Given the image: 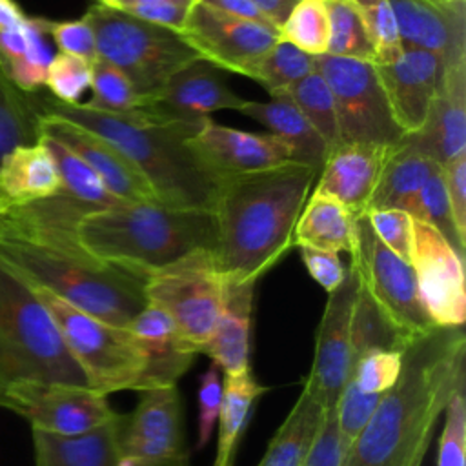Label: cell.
I'll return each mask as SVG.
<instances>
[{"mask_svg":"<svg viewBox=\"0 0 466 466\" xmlns=\"http://www.w3.org/2000/svg\"><path fill=\"white\" fill-rule=\"evenodd\" d=\"M466 382L462 326L413 337L402 350L397 382L346 448L340 466H420L439 415Z\"/></svg>","mask_w":466,"mask_h":466,"instance_id":"cell-1","label":"cell"},{"mask_svg":"<svg viewBox=\"0 0 466 466\" xmlns=\"http://www.w3.org/2000/svg\"><path fill=\"white\" fill-rule=\"evenodd\" d=\"M319 171L291 160L224 178L213 208V257L224 280L257 282L286 255Z\"/></svg>","mask_w":466,"mask_h":466,"instance_id":"cell-2","label":"cell"},{"mask_svg":"<svg viewBox=\"0 0 466 466\" xmlns=\"http://www.w3.org/2000/svg\"><path fill=\"white\" fill-rule=\"evenodd\" d=\"M35 104L42 115L67 120L115 146L144 175L158 204L213 211L226 177L209 167L191 146L204 118L167 120L140 107L129 115H111L55 98H35Z\"/></svg>","mask_w":466,"mask_h":466,"instance_id":"cell-3","label":"cell"},{"mask_svg":"<svg viewBox=\"0 0 466 466\" xmlns=\"http://www.w3.org/2000/svg\"><path fill=\"white\" fill-rule=\"evenodd\" d=\"M78 242L95 258L147 275L195 249H213V211L158 202H118L86 213Z\"/></svg>","mask_w":466,"mask_h":466,"instance_id":"cell-4","label":"cell"},{"mask_svg":"<svg viewBox=\"0 0 466 466\" xmlns=\"http://www.w3.org/2000/svg\"><path fill=\"white\" fill-rule=\"evenodd\" d=\"M0 258L31 286L120 328L147 304L146 275L102 262L82 244L44 246L0 237Z\"/></svg>","mask_w":466,"mask_h":466,"instance_id":"cell-5","label":"cell"},{"mask_svg":"<svg viewBox=\"0 0 466 466\" xmlns=\"http://www.w3.org/2000/svg\"><path fill=\"white\" fill-rule=\"evenodd\" d=\"M24 380L89 388L33 286L0 258V391Z\"/></svg>","mask_w":466,"mask_h":466,"instance_id":"cell-6","label":"cell"},{"mask_svg":"<svg viewBox=\"0 0 466 466\" xmlns=\"http://www.w3.org/2000/svg\"><path fill=\"white\" fill-rule=\"evenodd\" d=\"M84 18L93 29L96 56L124 73L140 106L153 100L177 71L200 58L177 31L126 11L95 4Z\"/></svg>","mask_w":466,"mask_h":466,"instance_id":"cell-7","label":"cell"},{"mask_svg":"<svg viewBox=\"0 0 466 466\" xmlns=\"http://www.w3.org/2000/svg\"><path fill=\"white\" fill-rule=\"evenodd\" d=\"M33 289L53 317L91 390L102 395L122 390L140 391L144 360L127 328L91 317L46 289L35 286Z\"/></svg>","mask_w":466,"mask_h":466,"instance_id":"cell-8","label":"cell"},{"mask_svg":"<svg viewBox=\"0 0 466 466\" xmlns=\"http://www.w3.org/2000/svg\"><path fill=\"white\" fill-rule=\"evenodd\" d=\"M146 302L162 308L182 339L204 353L224 297L213 249H195L182 258L146 275Z\"/></svg>","mask_w":466,"mask_h":466,"instance_id":"cell-9","label":"cell"},{"mask_svg":"<svg viewBox=\"0 0 466 466\" xmlns=\"http://www.w3.org/2000/svg\"><path fill=\"white\" fill-rule=\"evenodd\" d=\"M313 62L333 95L339 144L357 142L393 147L404 138L391 116L373 62L326 53L313 56Z\"/></svg>","mask_w":466,"mask_h":466,"instance_id":"cell-10","label":"cell"},{"mask_svg":"<svg viewBox=\"0 0 466 466\" xmlns=\"http://www.w3.org/2000/svg\"><path fill=\"white\" fill-rule=\"evenodd\" d=\"M350 255L362 288L406 340L435 328L420 300L411 264L379 240L364 213L353 220Z\"/></svg>","mask_w":466,"mask_h":466,"instance_id":"cell-11","label":"cell"},{"mask_svg":"<svg viewBox=\"0 0 466 466\" xmlns=\"http://www.w3.org/2000/svg\"><path fill=\"white\" fill-rule=\"evenodd\" d=\"M0 408L27 419L33 430L56 435L84 433L118 415L107 395L91 388L40 380L15 382L2 390Z\"/></svg>","mask_w":466,"mask_h":466,"instance_id":"cell-12","label":"cell"},{"mask_svg":"<svg viewBox=\"0 0 466 466\" xmlns=\"http://www.w3.org/2000/svg\"><path fill=\"white\" fill-rule=\"evenodd\" d=\"M116 466H189L177 386L140 391L133 413L124 415Z\"/></svg>","mask_w":466,"mask_h":466,"instance_id":"cell-13","label":"cell"},{"mask_svg":"<svg viewBox=\"0 0 466 466\" xmlns=\"http://www.w3.org/2000/svg\"><path fill=\"white\" fill-rule=\"evenodd\" d=\"M413 268L420 300L441 328H459L466 320V286L464 257L428 222L411 217Z\"/></svg>","mask_w":466,"mask_h":466,"instance_id":"cell-14","label":"cell"},{"mask_svg":"<svg viewBox=\"0 0 466 466\" xmlns=\"http://www.w3.org/2000/svg\"><path fill=\"white\" fill-rule=\"evenodd\" d=\"M178 35L202 60L238 75H246L279 42V29L273 25L228 15L202 2L193 4Z\"/></svg>","mask_w":466,"mask_h":466,"instance_id":"cell-15","label":"cell"},{"mask_svg":"<svg viewBox=\"0 0 466 466\" xmlns=\"http://www.w3.org/2000/svg\"><path fill=\"white\" fill-rule=\"evenodd\" d=\"M359 286V273L350 262L342 282L328 293L317 328L313 362L302 386L322 402L326 411L335 410L350 377L351 320Z\"/></svg>","mask_w":466,"mask_h":466,"instance_id":"cell-16","label":"cell"},{"mask_svg":"<svg viewBox=\"0 0 466 466\" xmlns=\"http://www.w3.org/2000/svg\"><path fill=\"white\" fill-rule=\"evenodd\" d=\"M373 66L395 124L404 135L417 133L424 126L430 106L441 89L442 56L419 47H402L400 55L391 62Z\"/></svg>","mask_w":466,"mask_h":466,"instance_id":"cell-17","label":"cell"},{"mask_svg":"<svg viewBox=\"0 0 466 466\" xmlns=\"http://www.w3.org/2000/svg\"><path fill=\"white\" fill-rule=\"evenodd\" d=\"M40 137L51 138L75 153L115 198L122 202H157L149 182L135 164L98 135L40 113Z\"/></svg>","mask_w":466,"mask_h":466,"instance_id":"cell-18","label":"cell"},{"mask_svg":"<svg viewBox=\"0 0 466 466\" xmlns=\"http://www.w3.org/2000/svg\"><path fill=\"white\" fill-rule=\"evenodd\" d=\"M402 47L437 53L444 67L466 58L464 0H388Z\"/></svg>","mask_w":466,"mask_h":466,"instance_id":"cell-19","label":"cell"},{"mask_svg":"<svg viewBox=\"0 0 466 466\" xmlns=\"http://www.w3.org/2000/svg\"><path fill=\"white\" fill-rule=\"evenodd\" d=\"M244 102L246 98L228 87L218 67L197 58L177 71L164 89L140 109L167 120L197 122L213 111H238Z\"/></svg>","mask_w":466,"mask_h":466,"instance_id":"cell-20","label":"cell"},{"mask_svg":"<svg viewBox=\"0 0 466 466\" xmlns=\"http://www.w3.org/2000/svg\"><path fill=\"white\" fill-rule=\"evenodd\" d=\"M191 146L218 175H240L293 160V149L273 133H251L204 118ZM295 162V160H293Z\"/></svg>","mask_w":466,"mask_h":466,"instance_id":"cell-21","label":"cell"},{"mask_svg":"<svg viewBox=\"0 0 466 466\" xmlns=\"http://www.w3.org/2000/svg\"><path fill=\"white\" fill-rule=\"evenodd\" d=\"M126 328L144 360L140 391L177 386V380L191 368L197 351L182 339L173 319L147 302Z\"/></svg>","mask_w":466,"mask_h":466,"instance_id":"cell-22","label":"cell"},{"mask_svg":"<svg viewBox=\"0 0 466 466\" xmlns=\"http://www.w3.org/2000/svg\"><path fill=\"white\" fill-rule=\"evenodd\" d=\"M404 140L439 166L466 151V58L444 67L424 126Z\"/></svg>","mask_w":466,"mask_h":466,"instance_id":"cell-23","label":"cell"},{"mask_svg":"<svg viewBox=\"0 0 466 466\" xmlns=\"http://www.w3.org/2000/svg\"><path fill=\"white\" fill-rule=\"evenodd\" d=\"M393 147L357 142L337 144L319 171L313 193L337 200L353 217L362 215Z\"/></svg>","mask_w":466,"mask_h":466,"instance_id":"cell-24","label":"cell"},{"mask_svg":"<svg viewBox=\"0 0 466 466\" xmlns=\"http://www.w3.org/2000/svg\"><path fill=\"white\" fill-rule=\"evenodd\" d=\"M255 286L257 282L224 280L220 313L204 350L224 375L249 370Z\"/></svg>","mask_w":466,"mask_h":466,"instance_id":"cell-25","label":"cell"},{"mask_svg":"<svg viewBox=\"0 0 466 466\" xmlns=\"http://www.w3.org/2000/svg\"><path fill=\"white\" fill-rule=\"evenodd\" d=\"M60 187L55 158L42 140L15 147L0 162V215L53 197Z\"/></svg>","mask_w":466,"mask_h":466,"instance_id":"cell-26","label":"cell"},{"mask_svg":"<svg viewBox=\"0 0 466 466\" xmlns=\"http://www.w3.org/2000/svg\"><path fill=\"white\" fill-rule=\"evenodd\" d=\"M124 415L76 435L33 430L35 466H116Z\"/></svg>","mask_w":466,"mask_h":466,"instance_id":"cell-27","label":"cell"},{"mask_svg":"<svg viewBox=\"0 0 466 466\" xmlns=\"http://www.w3.org/2000/svg\"><path fill=\"white\" fill-rule=\"evenodd\" d=\"M238 111L284 140L293 149L295 162L322 167L329 147L286 93L275 95L268 102L246 100Z\"/></svg>","mask_w":466,"mask_h":466,"instance_id":"cell-28","label":"cell"},{"mask_svg":"<svg viewBox=\"0 0 466 466\" xmlns=\"http://www.w3.org/2000/svg\"><path fill=\"white\" fill-rule=\"evenodd\" d=\"M437 167H441L437 162L417 151L402 138L390 151L364 213L371 209L397 208L413 215L417 195L424 180Z\"/></svg>","mask_w":466,"mask_h":466,"instance_id":"cell-29","label":"cell"},{"mask_svg":"<svg viewBox=\"0 0 466 466\" xmlns=\"http://www.w3.org/2000/svg\"><path fill=\"white\" fill-rule=\"evenodd\" d=\"M328 413L322 402L302 386L300 395L269 441L258 466H304Z\"/></svg>","mask_w":466,"mask_h":466,"instance_id":"cell-30","label":"cell"},{"mask_svg":"<svg viewBox=\"0 0 466 466\" xmlns=\"http://www.w3.org/2000/svg\"><path fill=\"white\" fill-rule=\"evenodd\" d=\"M353 220L355 217L337 200L311 193L295 224L293 246L351 253Z\"/></svg>","mask_w":466,"mask_h":466,"instance_id":"cell-31","label":"cell"},{"mask_svg":"<svg viewBox=\"0 0 466 466\" xmlns=\"http://www.w3.org/2000/svg\"><path fill=\"white\" fill-rule=\"evenodd\" d=\"M268 391L251 368L222 379V404L218 411V439L213 466H231L238 439L255 402Z\"/></svg>","mask_w":466,"mask_h":466,"instance_id":"cell-32","label":"cell"},{"mask_svg":"<svg viewBox=\"0 0 466 466\" xmlns=\"http://www.w3.org/2000/svg\"><path fill=\"white\" fill-rule=\"evenodd\" d=\"M40 140V111L35 96L15 87L0 69V162L20 146Z\"/></svg>","mask_w":466,"mask_h":466,"instance_id":"cell-33","label":"cell"},{"mask_svg":"<svg viewBox=\"0 0 466 466\" xmlns=\"http://www.w3.org/2000/svg\"><path fill=\"white\" fill-rule=\"evenodd\" d=\"M311 71H315L313 55L279 38V42L246 71V76L260 84L269 96H275L288 91Z\"/></svg>","mask_w":466,"mask_h":466,"instance_id":"cell-34","label":"cell"},{"mask_svg":"<svg viewBox=\"0 0 466 466\" xmlns=\"http://www.w3.org/2000/svg\"><path fill=\"white\" fill-rule=\"evenodd\" d=\"M328 15L326 55L375 62V47L350 0H324Z\"/></svg>","mask_w":466,"mask_h":466,"instance_id":"cell-35","label":"cell"},{"mask_svg":"<svg viewBox=\"0 0 466 466\" xmlns=\"http://www.w3.org/2000/svg\"><path fill=\"white\" fill-rule=\"evenodd\" d=\"M40 140L47 146L49 153L55 158L62 182V191H66L69 197L93 209H102L122 202L106 189L100 178L75 153H71L67 147L51 138L40 137Z\"/></svg>","mask_w":466,"mask_h":466,"instance_id":"cell-36","label":"cell"},{"mask_svg":"<svg viewBox=\"0 0 466 466\" xmlns=\"http://www.w3.org/2000/svg\"><path fill=\"white\" fill-rule=\"evenodd\" d=\"M331 149L339 144V124L331 89L315 69L284 91Z\"/></svg>","mask_w":466,"mask_h":466,"instance_id":"cell-37","label":"cell"},{"mask_svg":"<svg viewBox=\"0 0 466 466\" xmlns=\"http://www.w3.org/2000/svg\"><path fill=\"white\" fill-rule=\"evenodd\" d=\"M402 350L373 348L351 357L348 384L366 395L386 393L400 375Z\"/></svg>","mask_w":466,"mask_h":466,"instance_id":"cell-38","label":"cell"},{"mask_svg":"<svg viewBox=\"0 0 466 466\" xmlns=\"http://www.w3.org/2000/svg\"><path fill=\"white\" fill-rule=\"evenodd\" d=\"M53 49L47 42L46 18H31V40L27 51L2 67L7 80L22 93L33 95L46 86L47 67L53 60Z\"/></svg>","mask_w":466,"mask_h":466,"instance_id":"cell-39","label":"cell"},{"mask_svg":"<svg viewBox=\"0 0 466 466\" xmlns=\"http://www.w3.org/2000/svg\"><path fill=\"white\" fill-rule=\"evenodd\" d=\"M89 89L93 91V96L84 106L96 111L111 115H129L142 104L124 73L98 56L91 62Z\"/></svg>","mask_w":466,"mask_h":466,"instance_id":"cell-40","label":"cell"},{"mask_svg":"<svg viewBox=\"0 0 466 466\" xmlns=\"http://www.w3.org/2000/svg\"><path fill=\"white\" fill-rule=\"evenodd\" d=\"M279 38L308 55H324L328 46V15L324 0H300L280 25Z\"/></svg>","mask_w":466,"mask_h":466,"instance_id":"cell-41","label":"cell"},{"mask_svg":"<svg viewBox=\"0 0 466 466\" xmlns=\"http://www.w3.org/2000/svg\"><path fill=\"white\" fill-rule=\"evenodd\" d=\"M411 217L433 226L453 246V249L461 257H464L466 244L459 238L453 218H451L446 184H444V175H442V166L437 167L424 180V184H422V187L417 195L415 211H413Z\"/></svg>","mask_w":466,"mask_h":466,"instance_id":"cell-42","label":"cell"},{"mask_svg":"<svg viewBox=\"0 0 466 466\" xmlns=\"http://www.w3.org/2000/svg\"><path fill=\"white\" fill-rule=\"evenodd\" d=\"M357 15L360 16L368 36L375 47V62L386 64L397 58L402 51V44L397 31V22L388 0H350Z\"/></svg>","mask_w":466,"mask_h":466,"instance_id":"cell-43","label":"cell"},{"mask_svg":"<svg viewBox=\"0 0 466 466\" xmlns=\"http://www.w3.org/2000/svg\"><path fill=\"white\" fill-rule=\"evenodd\" d=\"M46 86L55 100L64 104H80L82 95L91 87V62L56 53L47 67Z\"/></svg>","mask_w":466,"mask_h":466,"instance_id":"cell-44","label":"cell"},{"mask_svg":"<svg viewBox=\"0 0 466 466\" xmlns=\"http://www.w3.org/2000/svg\"><path fill=\"white\" fill-rule=\"evenodd\" d=\"M382 395H366V393H360L351 384L348 382L344 384L335 406V419H337V428H339L344 451L346 448H350V444L359 437V433L370 422Z\"/></svg>","mask_w":466,"mask_h":466,"instance_id":"cell-45","label":"cell"},{"mask_svg":"<svg viewBox=\"0 0 466 466\" xmlns=\"http://www.w3.org/2000/svg\"><path fill=\"white\" fill-rule=\"evenodd\" d=\"M466 399L457 390L444 408V428L439 441L437 466H466Z\"/></svg>","mask_w":466,"mask_h":466,"instance_id":"cell-46","label":"cell"},{"mask_svg":"<svg viewBox=\"0 0 466 466\" xmlns=\"http://www.w3.org/2000/svg\"><path fill=\"white\" fill-rule=\"evenodd\" d=\"M373 233L379 240L390 248L395 255L410 262V249H411V215L397 209H371L364 213Z\"/></svg>","mask_w":466,"mask_h":466,"instance_id":"cell-47","label":"cell"},{"mask_svg":"<svg viewBox=\"0 0 466 466\" xmlns=\"http://www.w3.org/2000/svg\"><path fill=\"white\" fill-rule=\"evenodd\" d=\"M198 415H197V444L195 450H202L215 430L220 404H222V375L220 368L211 362L209 368L198 379Z\"/></svg>","mask_w":466,"mask_h":466,"instance_id":"cell-48","label":"cell"},{"mask_svg":"<svg viewBox=\"0 0 466 466\" xmlns=\"http://www.w3.org/2000/svg\"><path fill=\"white\" fill-rule=\"evenodd\" d=\"M47 36L53 38L60 53L73 55L93 62L96 58L95 35L91 25L82 16L80 20H47L46 18Z\"/></svg>","mask_w":466,"mask_h":466,"instance_id":"cell-49","label":"cell"},{"mask_svg":"<svg viewBox=\"0 0 466 466\" xmlns=\"http://www.w3.org/2000/svg\"><path fill=\"white\" fill-rule=\"evenodd\" d=\"M442 175L457 235L466 244V151L448 160Z\"/></svg>","mask_w":466,"mask_h":466,"instance_id":"cell-50","label":"cell"},{"mask_svg":"<svg viewBox=\"0 0 466 466\" xmlns=\"http://www.w3.org/2000/svg\"><path fill=\"white\" fill-rule=\"evenodd\" d=\"M299 249L308 273L322 289L329 293L342 282L346 268L342 266L339 253L311 246H299Z\"/></svg>","mask_w":466,"mask_h":466,"instance_id":"cell-51","label":"cell"},{"mask_svg":"<svg viewBox=\"0 0 466 466\" xmlns=\"http://www.w3.org/2000/svg\"><path fill=\"white\" fill-rule=\"evenodd\" d=\"M193 5L173 2V0H155V2H138L131 4L120 11H126L127 15L140 18L144 22L167 27L171 31H180L186 24V18L189 15V9Z\"/></svg>","mask_w":466,"mask_h":466,"instance_id":"cell-52","label":"cell"},{"mask_svg":"<svg viewBox=\"0 0 466 466\" xmlns=\"http://www.w3.org/2000/svg\"><path fill=\"white\" fill-rule=\"evenodd\" d=\"M342 455H344V448H342L339 428H337L335 410H331L326 415L320 435L304 466H340Z\"/></svg>","mask_w":466,"mask_h":466,"instance_id":"cell-53","label":"cell"},{"mask_svg":"<svg viewBox=\"0 0 466 466\" xmlns=\"http://www.w3.org/2000/svg\"><path fill=\"white\" fill-rule=\"evenodd\" d=\"M195 2L208 4V5L215 7V9H220V11L228 13V15L238 16V18H244V20H251V22H257V24L271 25L266 20V16L253 5L251 0H195Z\"/></svg>","mask_w":466,"mask_h":466,"instance_id":"cell-54","label":"cell"},{"mask_svg":"<svg viewBox=\"0 0 466 466\" xmlns=\"http://www.w3.org/2000/svg\"><path fill=\"white\" fill-rule=\"evenodd\" d=\"M251 2L273 27L280 29V25L286 22L289 13L300 0H251Z\"/></svg>","mask_w":466,"mask_h":466,"instance_id":"cell-55","label":"cell"},{"mask_svg":"<svg viewBox=\"0 0 466 466\" xmlns=\"http://www.w3.org/2000/svg\"><path fill=\"white\" fill-rule=\"evenodd\" d=\"M25 18L27 16L16 0H0V31L18 27Z\"/></svg>","mask_w":466,"mask_h":466,"instance_id":"cell-56","label":"cell"},{"mask_svg":"<svg viewBox=\"0 0 466 466\" xmlns=\"http://www.w3.org/2000/svg\"><path fill=\"white\" fill-rule=\"evenodd\" d=\"M138 2H155V0H106L104 5H109V7H115V9H124L131 4H138ZM173 2H182V4H187V5H193L195 0H173Z\"/></svg>","mask_w":466,"mask_h":466,"instance_id":"cell-57","label":"cell"},{"mask_svg":"<svg viewBox=\"0 0 466 466\" xmlns=\"http://www.w3.org/2000/svg\"><path fill=\"white\" fill-rule=\"evenodd\" d=\"M104 2H106V0H96V4H104Z\"/></svg>","mask_w":466,"mask_h":466,"instance_id":"cell-58","label":"cell"}]
</instances>
